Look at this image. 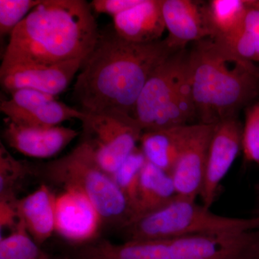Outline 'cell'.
Wrapping results in <instances>:
<instances>
[{
  "instance_id": "8992f818",
  "label": "cell",
  "mask_w": 259,
  "mask_h": 259,
  "mask_svg": "<svg viewBox=\"0 0 259 259\" xmlns=\"http://www.w3.org/2000/svg\"><path fill=\"white\" fill-rule=\"evenodd\" d=\"M259 229V215L250 218L214 214L203 204L178 197L124 228L127 241H167L198 235L238 234Z\"/></svg>"
},
{
  "instance_id": "f546056e",
  "label": "cell",
  "mask_w": 259,
  "mask_h": 259,
  "mask_svg": "<svg viewBox=\"0 0 259 259\" xmlns=\"http://www.w3.org/2000/svg\"><path fill=\"white\" fill-rule=\"evenodd\" d=\"M258 215H259V214H258Z\"/></svg>"
},
{
  "instance_id": "6da1fadb",
  "label": "cell",
  "mask_w": 259,
  "mask_h": 259,
  "mask_svg": "<svg viewBox=\"0 0 259 259\" xmlns=\"http://www.w3.org/2000/svg\"><path fill=\"white\" fill-rule=\"evenodd\" d=\"M177 51L166 38L136 44L122 38L115 30L100 32L78 75L75 100L85 113L134 117L136 102L150 76Z\"/></svg>"
},
{
  "instance_id": "30bf717a",
  "label": "cell",
  "mask_w": 259,
  "mask_h": 259,
  "mask_svg": "<svg viewBox=\"0 0 259 259\" xmlns=\"http://www.w3.org/2000/svg\"><path fill=\"white\" fill-rule=\"evenodd\" d=\"M84 59L52 65L22 64L0 69V83L7 93L28 89L57 97L66 90Z\"/></svg>"
},
{
  "instance_id": "f1b7e54d",
  "label": "cell",
  "mask_w": 259,
  "mask_h": 259,
  "mask_svg": "<svg viewBox=\"0 0 259 259\" xmlns=\"http://www.w3.org/2000/svg\"><path fill=\"white\" fill-rule=\"evenodd\" d=\"M248 259H259V240L252 247Z\"/></svg>"
},
{
  "instance_id": "2e32d148",
  "label": "cell",
  "mask_w": 259,
  "mask_h": 259,
  "mask_svg": "<svg viewBox=\"0 0 259 259\" xmlns=\"http://www.w3.org/2000/svg\"><path fill=\"white\" fill-rule=\"evenodd\" d=\"M162 6L163 0H141L134 8L114 17V30L127 41H158L166 29Z\"/></svg>"
},
{
  "instance_id": "ba28073f",
  "label": "cell",
  "mask_w": 259,
  "mask_h": 259,
  "mask_svg": "<svg viewBox=\"0 0 259 259\" xmlns=\"http://www.w3.org/2000/svg\"><path fill=\"white\" fill-rule=\"evenodd\" d=\"M4 100L0 110L8 120L17 125L31 127H53L65 121L81 120L86 113L57 100L56 97L36 90H17Z\"/></svg>"
},
{
  "instance_id": "52a82bcc",
  "label": "cell",
  "mask_w": 259,
  "mask_h": 259,
  "mask_svg": "<svg viewBox=\"0 0 259 259\" xmlns=\"http://www.w3.org/2000/svg\"><path fill=\"white\" fill-rule=\"evenodd\" d=\"M81 144L99 166L109 175L118 169L137 148L143 130L134 117L125 114H88L81 119Z\"/></svg>"
},
{
  "instance_id": "9a60e30c",
  "label": "cell",
  "mask_w": 259,
  "mask_h": 259,
  "mask_svg": "<svg viewBox=\"0 0 259 259\" xmlns=\"http://www.w3.org/2000/svg\"><path fill=\"white\" fill-rule=\"evenodd\" d=\"M69 259H175L169 240L126 241L115 244L97 237L75 245Z\"/></svg>"
},
{
  "instance_id": "e0dca14e",
  "label": "cell",
  "mask_w": 259,
  "mask_h": 259,
  "mask_svg": "<svg viewBox=\"0 0 259 259\" xmlns=\"http://www.w3.org/2000/svg\"><path fill=\"white\" fill-rule=\"evenodd\" d=\"M55 194L46 184L17 201L19 220L34 241L41 245L55 231Z\"/></svg>"
},
{
  "instance_id": "7c38bea8",
  "label": "cell",
  "mask_w": 259,
  "mask_h": 259,
  "mask_svg": "<svg viewBox=\"0 0 259 259\" xmlns=\"http://www.w3.org/2000/svg\"><path fill=\"white\" fill-rule=\"evenodd\" d=\"M163 20L168 45L175 50L212 37L207 3L193 0H163Z\"/></svg>"
},
{
  "instance_id": "7a4b0ae2",
  "label": "cell",
  "mask_w": 259,
  "mask_h": 259,
  "mask_svg": "<svg viewBox=\"0 0 259 259\" xmlns=\"http://www.w3.org/2000/svg\"><path fill=\"white\" fill-rule=\"evenodd\" d=\"M100 35L90 3L42 0L12 32L0 69L87 60Z\"/></svg>"
},
{
  "instance_id": "d6986e66",
  "label": "cell",
  "mask_w": 259,
  "mask_h": 259,
  "mask_svg": "<svg viewBox=\"0 0 259 259\" xmlns=\"http://www.w3.org/2000/svg\"><path fill=\"white\" fill-rule=\"evenodd\" d=\"M178 197L171 175L146 161L141 172L139 192L134 208V220L131 223L163 208Z\"/></svg>"
},
{
  "instance_id": "8fae6325",
  "label": "cell",
  "mask_w": 259,
  "mask_h": 259,
  "mask_svg": "<svg viewBox=\"0 0 259 259\" xmlns=\"http://www.w3.org/2000/svg\"><path fill=\"white\" fill-rule=\"evenodd\" d=\"M214 126L194 124L190 138L175 163L171 175L181 198L195 201L197 196H200Z\"/></svg>"
},
{
  "instance_id": "603a6c76",
  "label": "cell",
  "mask_w": 259,
  "mask_h": 259,
  "mask_svg": "<svg viewBox=\"0 0 259 259\" xmlns=\"http://www.w3.org/2000/svg\"><path fill=\"white\" fill-rule=\"evenodd\" d=\"M0 259H69L51 256L32 240L21 221L11 234L1 237Z\"/></svg>"
},
{
  "instance_id": "44dd1931",
  "label": "cell",
  "mask_w": 259,
  "mask_h": 259,
  "mask_svg": "<svg viewBox=\"0 0 259 259\" xmlns=\"http://www.w3.org/2000/svg\"><path fill=\"white\" fill-rule=\"evenodd\" d=\"M219 42L245 60L259 62V1L251 2L241 28Z\"/></svg>"
},
{
  "instance_id": "ac0fdd59",
  "label": "cell",
  "mask_w": 259,
  "mask_h": 259,
  "mask_svg": "<svg viewBox=\"0 0 259 259\" xmlns=\"http://www.w3.org/2000/svg\"><path fill=\"white\" fill-rule=\"evenodd\" d=\"M192 127L193 125H185L144 131L140 143L146 160L171 175Z\"/></svg>"
},
{
  "instance_id": "5b68a950",
  "label": "cell",
  "mask_w": 259,
  "mask_h": 259,
  "mask_svg": "<svg viewBox=\"0 0 259 259\" xmlns=\"http://www.w3.org/2000/svg\"><path fill=\"white\" fill-rule=\"evenodd\" d=\"M134 117L143 132L188 125L196 117L190 49L174 53L153 71L138 99Z\"/></svg>"
},
{
  "instance_id": "cb8c5ba5",
  "label": "cell",
  "mask_w": 259,
  "mask_h": 259,
  "mask_svg": "<svg viewBox=\"0 0 259 259\" xmlns=\"http://www.w3.org/2000/svg\"><path fill=\"white\" fill-rule=\"evenodd\" d=\"M146 161L141 148H136L112 175L116 185L131 204L133 214L139 192L141 172Z\"/></svg>"
},
{
  "instance_id": "d4e9b609",
  "label": "cell",
  "mask_w": 259,
  "mask_h": 259,
  "mask_svg": "<svg viewBox=\"0 0 259 259\" xmlns=\"http://www.w3.org/2000/svg\"><path fill=\"white\" fill-rule=\"evenodd\" d=\"M42 0H0V35H11L15 28Z\"/></svg>"
},
{
  "instance_id": "5bb4252c",
  "label": "cell",
  "mask_w": 259,
  "mask_h": 259,
  "mask_svg": "<svg viewBox=\"0 0 259 259\" xmlns=\"http://www.w3.org/2000/svg\"><path fill=\"white\" fill-rule=\"evenodd\" d=\"M80 134L69 127H31L8 120L3 139L10 147L29 157L46 158L55 156Z\"/></svg>"
},
{
  "instance_id": "277c9868",
  "label": "cell",
  "mask_w": 259,
  "mask_h": 259,
  "mask_svg": "<svg viewBox=\"0 0 259 259\" xmlns=\"http://www.w3.org/2000/svg\"><path fill=\"white\" fill-rule=\"evenodd\" d=\"M35 175L86 196L100 214L102 225L123 230L132 223L134 214L125 196L81 143L66 156L35 166Z\"/></svg>"
},
{
  "instance_id": "9c48e42d",
  "label": "cell",
  "mask_w": 259,
  "mask_h": 259,
  "mask_svg": "<svg viewBox=\"0 0 259 259\" xmlns=\"http://www.w3.org/2000/svg\"><path fill=\"white\" fill-rule=\"evenodd\" d=\"M243 129L237 116L221 121L214 126L200 194L203 205L207 208L212 207L221 182L242 149Z\"/></svg>"
},
{
  "instance_id": "4316f807",
  "label": "cell",
  "mask_w": 259,
  "mask_h": 259,
  "mask_svg": "<svg viewBox=\"0 0 259 259\" xmlns=\"http://www.w3.org/2000/svg\"><path fill=\"white\" fill-rule=\"evenodd\" d=\"M141 0H93L92 9L97 13L111 15L112 18L139 4Z\"/></svg>"
},
{
  "instance_id": "484cf974",
  "label": "cell",
  "mask_w": 259,
  "mask_h": 259,
  "mask_svg": "<svg viewBox=\"0 0 259 259\" xmlns=\"http://www.w3.org/2000/svg\"><path fill=\"white\" fill-rule=\"evenodd\" d=\"M242 150L245 161L259 165V101L247 110Z\"/></svg>"
},
{
  "instance_id": "4fadbf2b",
  "label": "cell",
  "mask_w": 259,
  "mask_h": 259,
  "mask_svg": "<svg viewBox=\"0 0 259 259\" xmlns=\"http://www.w3.org/2000/svg\"><path fill=\"white\" fill-rule=\"evenodd\" d=\"M101 226L100 214L86 196L69 190L56 196L55 231L66 241L74 245L91 241Z\"/></svg>"
},
{
  "instance_id": "ffe728a7",
  "label": "cell",
  "mask_w": 259,
  "mask_h": 259,
  "mask_svg": "<svg viewBox=\"0 0 259 259\" xmlns=\"http://www.w3.org/2000/svg\"><path fill=\"white\" fill-rule=\"evenodd\" d=\"M252 1L248 0H212L207 3L211 38L223 42L241 28L245 13Z\"/></svg>"
},
{
  "instance_id": "7402d4cb",
  "label": "cell",
  "mask_w": 259,
  "mask_h": 259,
  "mask_svg": "<svg viewBox=\"0 0 259 259\" xmlns=\"http://www.w3.org/2000/svg\"><path fill=\"white\" fill-rule=\"evenodd\" d=\"M35 166L13 157L0 144V201L16 202V191L24 179L35 175Z\"/></svg>"
},
{
  "instance_id": "83f0119b",
  "label": "cell",
  "mask_w": 259,
  "mask_h": 259,
  "mask_svg": "<svg viewBox=\"0 0 259 259\" xmlns=\"http://www.w3.org/2000/svg\"><path fill=\"white\" fill-rule=\"evenodd\" d=\"M17 201H0V227L2 230L5 228L14 230L18 226L20 220L17 210Z\"/></svg>"
},
{
  "instance_id": "3957f363",
  "label": "cell",
  "mask_w": 259,
  "mask_h": 259,
  "mask_svg": "<svg viewBox=\"0 0 259 259\" xmlns=\"http://www.w3.org/2000/svg\"><path fill=\"white\" fill-rule=\"evenodd\" d=\"M190 69L199 123L216 125L236 117L259 95V68L211 37L194 42Z\"/></svg>"
}]
</instances>
